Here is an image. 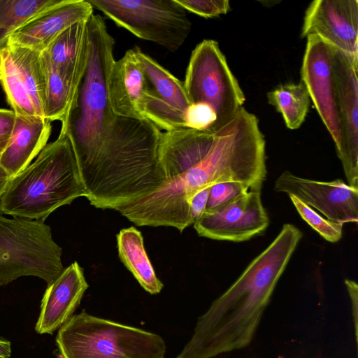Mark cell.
<instances>
[{
    "label": "cell",
    "instance_id": "obj_1",
    "mask_svg": "<svg viewBox=\"0 0 358 358\" xmlns=\"http://www.w3.org/2000/svg\"><path fill=\"white\" fill-rule=\"evenodd\" d=\"M264 138L257 125L238 113L213 131L180 128L162 132L159 160L166 181L154 193L115 210L137 226L191 225L189 201L201 189L225 182L251 188L266 177Z\"/></svg>",
    "mask_w": 358,
    "mask_h": 358
},
{
    "label": "cell",
    "instance_id": "obj_2",
    "mask_svg": "<svg viewBox=\"0 0 358 358\" xmlns=\"http://www.w3.org/2000/svg\"><path fill=\"white\" fill-rule=\"evenodd\" d=\"M162 133L148 120L116 117L98 148L78 169L91 205L115 210L164 185L166 177L159 160Z\"/></svg>",
    "mask_w": 358,
    "mask_h": 358
},
{
    "label": "cell",
    "instance_id": "obj_3",
    "mask_svg": "<svg viewBox=\"0 0 358 358\" xmlns=\"http://www.w3.org/2000/svg\"><path fill=\"white\" fill-rule=\"evenodd\" d=\"M87 28L85 71L59 135L69 139L78 168L98 148L117 117L108 94V75L115 61V41L100 15L93 14L88 19Z\"/></svg>",
    "mask_w": 358,
    "mask_h": 358
},
{
    "label": "cell",
    "instance_id": "obj_4",
    "mask_svg": "<svg viewBox=\"0 0 358 358\" xmlns=\"http://www.w3.org/2000/svg\"><path fill=\"white\" fill-rule=\"evenodd\" d=\"M80 196L85 197V191L71 143L59 136L10 178L0 197V214L44 221Z\"/></svg>",
    "mask_w": 358,
    "mask_h": 358
},
{
    "label": "cell",
    "instance_id": "obj_5",
    "mask_svg": "<svg viewBox=\"0 0 358 358\" xmlns=\"http://www.w3.org/2000/svg\"><path fill=\"white\" fill-rule=\"evenodd\" d=\"M55 341L62 358H164L166 353L160 336L85 311L59 329Z\"/></svg>",
    "mask_w": 358,
    "mask_h": 358
},
{
    "label": "cell",
    "instance_id": "obj_6",
    "mask_svg": "<svg viewBox=\"0 0 358 358\" xmlns=\"http://www.w3.org/2000/svg\"><path fill=\"white\" fill-rule=\"evenodd\" d=\"M62 255L44 221L0 214V287L22 276L51 285L64 269Z\"/></svg>",
    "mask_w": 358,
    "mask_h": 358
},
{
    "label": "cell",
    "instance_id": "obj_7",
    "mask_svg": "<svg viewBox=\"0 0 358 358\" xmlns=\"http://www.w3.org/2000/svg\"><path fill=\"white\" fill-rule=\"evenodd\" d=\"M184 88L190 104L205 103L217 115L215 130L231 121L243 108L245 95L218 43L206 39L193 50Z\"/></svg>",
    "mask_w": 358,
    "mask_h": 358
},
{
    "label": "cell",
    "instance_id": "obj_8",
    "mask_svg": "<svg viewBox=\"0 0 358 358\" xmlns=\"http://www.w3.org/2000/svg\"><path fill=\"white\" fill-rule=\"evenodd\" d=\"M136 36L178 50L191 29L186 10L176 0H87Z\"/></svg>",
    "mask_w": 358,
    "mask_h": 358
},
{
    "label": "cell",
    "instance_id": "obj_9",
    "mask_svg": "<svg viewBox=\"0 0 358 358\" xmlns=\"http://www.w3.org/2000/svg\"><path fill=\"white\" fill-rule=\"evenodd\" d=\"M268 224L261 189H251L223 206L205 211L193 227L202 237L243 242L264 232Z\"/></svg>",
    "mask_w": 358,
    "mask_h": 358
},
{
    "label": "cell",
    "instance_id": "obj_10",
    "mask_svg": "<svg viewBox=\"0 0 358 358\" xmlns=\"http://www.w3.org/2000/svg\"><path fill=\"white\" fill-rule=\"evenodd\" d=\"M331 48L341 127V145L336 152L348 184L358 188V61Z\"/></svg>",
    "mask_w": 358,
    "mask_h": 358
},
{
    "label": "cell",
    "instance_id": "obj_11",
    "mask_svg": "<svg viewBox=\"0 0 358 358\" xmlns=\"http://www.w3.org/2000/svg\"><path fill=\"white\" fill-rule=\"evenodd\" d=\"M273 189L294 196L330 221L357 223L358 188L343 180L318 181L285 171L275 180Z\"/></svg>",
    "mask_w": 358,
    "mask_h": 358
},
{
    "label": "cell",
    "instance_id": "obj_12",
    "mask_svg": "<svg viewBox=\"0 0 358 358\" xmlns=\"http://www.w3.org/2000/svg\"><path fill=\"white\" fill-rule=\"evenodd\" d=\"M135 51L148 83L144 118L165 131L185 128V115L190 103L183 82L139 48Z\"/></svg>",
    "mask_w": 358,
    "mask_h": 358
},
{
    "label": "cell",
    "instance_id": "obj_13",
    "mask_svg": "<svg viewBox=\"0 0 358 358\" xmlns=\"http://www.w3.org/2000/svg\"><path fill=\"white\" fill-rule=\"evenodd\" d=\"M301 73V81L331 134L337 151L341 145V127L331 48L316 36H307Z\"/></svg>",
    "mask_w": 358,
    "mask_h": 358
},
{
    "label": "cell",
    "instance_id": "obj_14",
    "mask_svg": "<svg viewBox=\"0 0 358 358\" xmlns=\"http://www.w3.org/2000/svg\"><path fill=\"white\" fill-rule=\"evenodd\" d=\"M316 36L358 61V1L315 0L308 7L301 36Z\"/></svg>",
    "mask_w": 358,
    "mask_h": 358
},
{
    "label": "cell",
    "instance_id": "obj_15",
    "mask_svg": "<svg viewBox=\"0 0 358 358\" xmlns=\"http://www.w3.org/2000/svg\"><path fill=\"white\" fill-rule=\"evenodd\" d=\"M93 8L87 0H57L17 29L9 37L8 45L42 52L64 30L87 20Z\"/></svg>",
    "mask_w": 358,
    "mask_h": 358
},
{
    "label": "cell",
    "instance_id": "obj_16",
    "mask_svg": "<svg viewBox=\"0 0 358 358\" xmlns=\"http://www.w3.org/2000/svg\"><path fill=\"white\" fill-rule=\"evenodd\" d=\"M89 285L77 262L64 268L43 294L35 326L40 334H52L73 315Z\"/></svg>",
    "mask_w": 358,
    "mask_h": 358
},
{
    "label": "cell",
    "instance_id": "obj_17",
    "mask_svg": "<svg viewBox=\"0 0 358 358\" xmlns=\"http://www.w3.org/2000/svg\"><path fill=\"white\" fill-rule=\"evenodd\" d=\"M147 87L135 49L129 50L114 62L108 75V100L113 113L121 117L145 120L143 110Z\"/></svg>",
    "mask_w": 358,
    "mask_h": 358
},
{
    "label": "cell",
    "instance_id": "obj_18",
    "mask_svg": "<svg viewBox=\"0 0 358 358\" xmlns=\"http://www.w3.org/2000/svg\"><path fill=\"white\" fill-rule=\"evenodd\" d=\"M51 122L38 117L16 116L8 142L0 155V166L15 176L28 166L47 145Z\"/></svg>",
    "mask_w": 358,
    "mask_h": 358
},
{
    "label": "cell",
    "instance_id": "obj_19",
    "mask_svg": "<svg viewBox=\"0 0 358 358\" xmlns=\"http://www.w3.org/2000/svg\"><path fill=\"white\" fill-rule=\"evenodd\" d=\"M87 20L77 22L64 30L42 52L52 66L71 81L76 92L87 59Z\"/></svg>",
    "mask_w": 358,
    "mask_h": 358
},
{
    "label": "cell",
    "instance_id": "obj_20",
    "mask_svg": "<svg viewBox=\"0 0 358 358\" xmlns=\"http://www.w3.org/2000/svg\"><path fill=\"white\" fill-rule=\"evenodd\" d=\"M116 237L122 262L147 292L159 294L164 285L157 278L146 253L141 232L131 227L120 230Z\"/></svg>",
    "mask_w": 358,
    "mask_h": 358
},
{
    "label": "cell",
    "instance_id": "obj_21",
    "mask_svg": "<svg viewBox=\"0 0 358 358\" xmlns=\"http://www.w3.org/2000/svg\"><path fill=\"white\" fill-rule=\"evenodd\" d=\"M8 48L37 115L44 118L46 80L41 52L17 45H8Z\"/></svg>",
    "mask_w": 358,
    "mask_h": 358
},
{
    "label": "cell",
    "instance_id": "obj_22",
    "mask_svg": "<svg viewBox=\"0 0 358 358\" xmlns=\"http://www.w3.org/2000/svg\"><path fill=\"white\" fill-rule=\"evenodd\" d=\"M41 57L46 80L44 118L50 122L59 120L62 123L76 90L71 81L52 66L44 53L41 52Z\"/></svg>",
    "mask_w": 358,
    "mask_h": 358
},
{
    "label": "cell",
    "instance_id": "obj_23",
    "mask_svg": "<svg viewBox=\"0 0 358 358\" xmlns=\"http://www.w3.org/2000/svg\"><path fill=\"white\" fill-rule=\"evenodd\" d=\"M267 97L268 103L282 114L289 129H298L304 122L310 98L302 81L280 85L269 92Z\"/></svg>",
    "mask_w": 358,
    "mask_h": 358
},
{
    "label": "cell",
    "instance_id": "obj_24",
    "mask_svg": "<svg viewBox=\"0 0 358 358\" xmlns=\"http://www.w3.org/2000/svg\"><path fill=\"white\" fill-rule=\"evenodd\" d=\"M0 84L16 116L38 117L8 47L0 51Z\"/></svg>",
    "mask_w": 358,
    "mask_h": 358
},
{
    "label": "cell",
    "instance_id": "obj_25",
    "mask_svg": "<svg viewBox=\"0 0 358 358\" xmlns=\"http://www.w3.org/2000/svg\"><path fill=\"white\" fill-rule=\"evenodd\" d=\"M57 0H0V51L22 25Z\"/></svg>",
    "mask_w": 358,
    "mask_h": 358
},
{
    "label": "cell",
    "instance_id": "obj_26",
    "mask_svg": "<svg viewBox=\"0 0 358 358\" xmlns=\"http://www.w3.org/2000/svg\"><path fill=\"white\" fill-rule=\"evenodd\" d=\"M289 196L301 217L323 238L331 243L341 238L343 224L325 219L294 196Z\"/></svg>",
    "mask_w": 358,
    "mask_h": 358
},
{
    "label": "cell",
    "instance_id": "obj_27",
    "mask_svg": "<svg viewBox=\"0 0 358 358\" xmlns=\"http://www.w3.org/2000/svg\"><path fill=\"white\" fill-rule=\"evenodd\" d=\"M251 189L249 185L239 182H225L210 187L206 211L226 204Z\"/></svg>",
    "mask_w": 358,
    "mask_h": 358
},
{
    "label": "cell",
    "instance_id": "obj_28",
    "mask_svg": "<svg viewBox=\"0 0 358 358\" xmlns=\"http://www.w3.org/2000/svg\"><path fill=\"white\" fill-rule=\"evenodd\" d=\"M217 115L213 109L205 103L190 104L185 115V128L199 131H213Z\"/></svg>",
    "mask_w": 358,
    "mask_h": 358
},
{
    "label": "cell",
    "instance_id": "obj_29",
    "mask_svg": "<svg viewBox=\"0 0 358 358\" xmlns=\"http://www.w3.org/2000/svg\"><path fill=\"white\" fill-rule=\"evenodd\" d=\"M186 11L205 18L217 17L227 13L229 8L227 0H176Z\"/></svg>",
    "mask_w": 358,
    "mask_h": 358
},
{
    "label": "cell",
    "instance_id": "obj_30",
    "mask_svg": "<svg viewBox=\"0 0 358 358\" xmlns=\"http://www.w3.org/2000/svg\"><path fill=\"white\" fill-rule=\"evenodd\" d=\"M210 187L195 193L189 201V221L193 224L206 211Z\"/></svg>",
    "mask_w": 358,
    "mask_h": 358
},
{
    "label": "cell",
    "instance_id": "obj_31",
    "mask_svg": "<svg viewBox=\"0 0 358 358\" xmlns=\"http://www.w3.org/2000/svg\"><path fill=\"white\" fill-rule=\"evenodd\" d=\"M16 115L13 110L0 109V138H10Z\"/></svg>",
    "mask_w": 358,
    "mask_h": 358
},
{
    "label": "cell",
    "instance_id": "obj_32",
    "mask_svg": "<svg viewBox=\"0 0 358 358\" xmlns=\"http://www.w3.org/2000/svg\"><path fill=\"white\" fill-rule=\"evenodd\" d=\"M11 353L10 342L8 340L0 339V358H10Z\"/></svg>",
    "mask_w": 358,
    "mask_h": 358
},
{
    "label": "cell",
    "instance_id": "obj_33",
    "mask_svg": "<svg viewBox=\"0 0 358 358\" xmlns=\"http://www.w3.org/2000/svg\"><path fill=\"white\" fill-rule=\"evenodd\" d=\"M10 179V176L9 174L1 166H0V197L4 192Z\"/></svg>",
    "mask_w": 358,
    "mask_h": 358
},
{
    "label": "cell",
    "instance_id": "obj_34",
    "mask_svg": "<svg viewBox=\"0 0 358 358\" xmlns=\"http://www.w3.org/2000/svg\"><path fill=\"white\" fill-rule=\"evenodd\" d=\"M8 140H9V138H0V155H1V152L3 151V150L5 149L6 146L8 142Z\"/></svg>",
    "mask_w": 358,
    "mask_h": 358
}]
</instances>
